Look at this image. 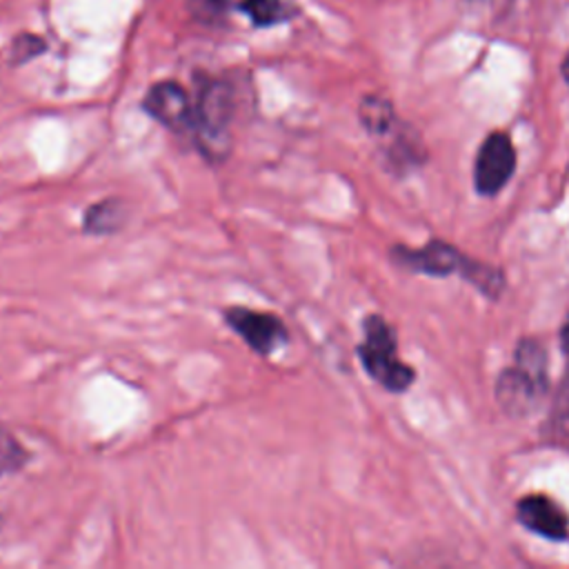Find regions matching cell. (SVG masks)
I'll use <instances>...</instances> for the list:
<instances>
[{"mask_svg": "<svg viewBox=\"0 0 569 569\" xmlns=\"http://www.w3.org/2000/svg\"><path fill=\"white\" fill-rule=\"evenodd\" d=\"M236 118V93L227 80H200L193 100L191 140L211 164H222L231 153V124Z\"/></svg>", "mask_w": 569, "mask_h": 569, "instance_id": "6da1fadb", "label": "cell"}, {"mask_svg": "<svg viewBox=\"0 0 569 569\" xmlns=\"http://www.w3.org/2000/svg\"><path fill=\"white\" fill-rule=\"evenodd\" d=\"M358 356L367 373L389 391H402L411 385L413 371L396 358V338L391 327L380 316L365 320V340Z\"/></svg>", "mask_w": 569, "mask_h": 569, "instance_id": "7a4b0ae2", "label": "cell"}, {"mask_svg": "<svg viewBox=\"0 0 569 569\" xmlns=\"http://www.w3.org/2000/svg\"><path fill=\"white\" fill-rule=\"evenodd\" d=\"M222 318L227 327L233 333H238L244 340V345L262 358L273 356L289 342V329L276 313L251 309L244 305H231L224 307Z\"/></svg>", "mask_w": 569, "mask_h": 569, "instance_id": "3957f363", "label": "cell"}, {"mask_svg": "<svg viewBox=\"0 0 569 569\" xmlns=\"http://www.w3.org/2000/svg\"><path fill=\"white\" fill-rule=\"evenodd\" d=\"M142 109L173 133H191L193 100L176 80L151 84L142 98Z\"/></svg>", "mask_w": 569, "mask_h": 569, "instance_id": "277c9868", "label": "cell"}, {"mask_svg": "<svg viewBox=\"0 0 569 569\" xmlns=\"http://www.w3.org/2000/svg\"><path fill=\"white\" fill-rule=\"evenodd\" d=\"M513 169H516V151L509 136L502 131L491 133L482 142L476 156V167H473L476 189L482 196H493L507 184Z\"/></svg>", "mask_w": 569, "mask_h": 569, "instance_id": "5b68a950", "label": "cell"}, {"mask_svg": "<svg viewBox=\"0 0 569 569\" xmlns=\"http://www.w3.org/2000/svg\"><path fill=\"white\" fill-rule=\"evenodd\" d=\"M516 511H518V520L527 529L536 531L538 536H545L551 540L567 538V529H569L567 516L553 500L545 496H527L518 502Z\"/></svg>", "mask_w": 569, "mask_h": 569, "instance_id": "8992f818", "label": "cell"}, {"mask_svg": "<svg viewBox=\"0 0 569 569\" xmlns=\"http://www.w3.org/2000/svg\"><path fill=\"white\" fill-rule=\"evenodd\" d=\"M545 385H540L538 380L529 378L522 369L513 367L507 369L496 387V396L500 400V405L511 411V413H525L529 411L531 405H536V400L542 396Z\"/></svg>", "mask_w": 569, "mask_h": 569, "instance_id": "52a82bcc", "label": "cell"}, {"mask_svg": "<svg viewBox=\"0 0 569 569\" xmlns=\"http://www.w3.org/2000/svg\"><path fill=\"white\" fill-rule=\"evenodd\" d=\"M129 222V204L109 196L89 204L82 213V231L89 236H116Z\"/></svg>", "mask_w": 569, "mask_h": 569, "instance_id": "ba28073f", "label": "cell"}, {"mask_svg": "<svg viewBox=\"0 0 569 569\" xmlns=\"http://www.w3.org/2000/svg\"><path fill=\"white\" fill-rule=\"evenodd\" d=\"M396 253H398L400 262H405L409 269L425 271V273H431V276L451 273V271L460 269L462 262H465V258L453 247H449L445 242H429L420 251L398 249Z\"/></svg>", "mask_w": 569, "mask_h": 569, "instance_id": "9c48e42d", "label": "cell"}, {"mask_svg": "<svg viewBox=\"0 0 569 569\" xmlns=\"http://www.w3.org/2000/svg\"><path fill=\"white\" fill-rule=\"evenodd\" d=\"M240 9L256 27H271L291 18L293 7L287 0H242Z\"/></svg>", "mask_w": 569, "mask_h": 569, "instance_id": "30bf717a", "label": "cell"}, {"mask_svg": "<svg viewBox=\"0 0 569 569\" xmlns=\"http://www.w3.org/2000/svg\"><path fill=\"white\" fill-rule=\"evenodd\" d=\"M360 122L371 133H385L393 122L391 104L378 96H367L360 102Z\"/></svg>", "mask_w": 569, "mask_h": 569, "instance_id": "8fae6325", "label": "cell"}, {"mask_svg": "<svg viewBox=\"0 0 569 569\" xmlns=\"http://www.w3.org/2000/svg\"><path fill=\"white\" fill-rule=\"evenodd\" d=\"M460 271H465V276H467L471 282H476V287H480L485 293H489V296L500 293V284H502L500 271H493V269H489V267H485V264H473V262L469 264L467 260L462 262Z\"/></svg>", "mask_w": 569, "mask_h": 569, "instance_id": "7c38bea8", "label": "cell"}, {"mask_svg": "<svg viewBox=\"0 0 569 569\" xmlns=\"http://www.w3.org/2000/svg\"><path fill=\"white\" fill-rule=\"evenodd\" d=\"M44 49H47L44 40L31 36V33H22V36H18V38L11 42L9 60H11V64H22V62H29L31 58L40 56Z\"/></svg>", "mask_w": 569, "mask_h": 569, "instance_id": "4fadbf2b", "label": "cell"}, {"mask_svg": "<svg viewBox=\"0 0 569 569\" xmlns=\"http://www.w3.org/2000/svg\"><path fill=\"white\" fill-rule=\"evenodd\" d=\"M24 449L13 440L11 433L0 429V471H16L24 465Z\"/></svg>", "mask_w": 569, "mask_h": 569, "instance_id": "5bb4252c", "label": "cell"}, {"mask_svg": "<svg viewBox=\"0 0 569 569\" xmlns=\"http://www.w3.org/2000/svg\"><path fill=\"white\" fill-rule=\"evenodd\" d=\"M231 0H189L191 13L200 22H220L229 11Z\"/></svg>", "mask_w": 569, "mask_h": 569, "instance_id": "9a60e30c", "label": "cell"}, {"mask_svg": "<svg viewBox=\"0 0 569 569\" xmlns=\"http://www.w3.org/2000/svg\"><path fill=\"white\" fill-rule=\"evenodd\" d=\"M558 413L569 422V376L565 378V382L558 391Z\"/></svg>", "mask_w": 569, "mask_h": 569, "instance_id": "2e32d148", "label": "cell"}, {"mask_svg": "<svg viewBox=\"0 0 569 569\" xmlns=\"http://www.w3.org/2000/svg\"><path fill=\"white\" fill-rule=\"evenodd\" d=\"M562 349L569 356V320L565 322V329H562Z\"/></svg>", "mask_w": 569, "mask_h": 569, "instance_id": "e0dca14e", "label": "cell"}, {"mask_svg": "<svg viewBox=\"0 0 569 569\" xmlns=\"http://www.w3.org/2000/svg\"><path fill=\"white\" fill-rule=\"evenodd\" d=\"M562 78H565V82L569 84V53H567L565 60H562Z\"/></svg>", "mask_w": 569, "mask_h": 569, "instance_id": "ac0fdd59", "label": "cell"}, {"mask_svg": "<svg viewBox=\"0 0 569 569\" xmlns=\"http://www.w3.org/2000/svg\"><path fill=\"white\" fill-rule=\"evenodd\" d=\"M0 527H2V518H0Z\"/></svg>", "mask_w": 569, "mask_h": 569, "instance_id": "d6986e66", "label": "cell"}]
</instances>
